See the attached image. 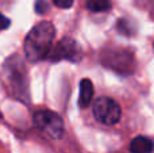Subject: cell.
Wrapping results in <instances>:
<instances>
[{
    "mask_svg": "<svg viewBox=\"0 0 154 153\" xmlns=\"http://www.w3.org/2000/svg\"><path fill=\"white\" fill-rule=\"evenodd\" d=\"M56 29L49 22H41L27 34L24 39V53L32 62L46 58L51 49Z\"/></svg>",
    "mask_w": 154,
    "mask_h": 153,
    "instance_id": "cell-1",
    "label": "cell"
},
{
    "mask_svg": "<svg viewBox=\"0 0 154 153\" xmlns=\"http://www.w3.org/2000/svg\"><path fill=\"white\" fill-rule=\"evenodd\" d=\"M93 117L103 125H115L120 121L122 108L111 98H97L93 102Z\"/></svg>",
    "mask_w": 154,
    "mask_h": 153,
    "instance_id": "cell-2",
    "label": "cell"
},
{
    "mask_svg": "<svg viewBox=\"0 0 154 153\" xmlns=\"http://www.w3.org/2000/svg\"><path fill=\"white\" fill-rule=\"evenodd\" d=\"M34 125L42 133L54 140L61 138L64 136V121L56 113L48 110L38 111L34 115Z\"/></svg>",
    "mask_w": 154,
    "mask_h": 153,
    "instance_id": "cell-3",
    "label": "cell"
},
{
    "mask_svg": "<svg viewBox=\"0 0 154 153\" xmlns=\"http://www.w3.org/2000/svg\"><path fill=\"white\" fill-rule=\"evenodd\" d=\"M48 57L51 61H60V60L79 61L81 58V49L76 43V41L70 38H64L54 48L50 49Z\"/></svg>",
    "mask_w": 154,
    "mask_h": 153,
    "instance_id": "cell-4",
    "label": "cell"
},
{
    "mask_svg": "<svg viewBox=\"0 0 154 153\" xmlns=\"http://www.w3.org/2000/svg\"><path fill=\"white\" fill-rule=\"evenodd\" d=\"M154 151V142L150 138L138 136L135 137L130 144V152L131 153H152Z\"/></svg>",
    "mask_w": 154,
    "mask_h": 153,
    "instance_id": "cell-5",
    "label": "cell"
},
{
    "mask_svg": "<svg viewBox=\"0 0 154 153\" xmlns=\"http://www.w3.org/2000/svg\"><path fill=\"white\" fill-rule=\"evenodd\" d=\"M93 99V84L89 79H82L80 83V107H87Z\"/></svg>",
    "mask_w": 154,
    "mask_h": 153,
    "instance_id": "cell-6",
    "label": "cell"
},
{
    "mask_svg": "<svg viewBox=\"0 0 154 153\" xmlns=\"http://www.w3.org/2000/svg\"><path fill=\"white\" fill-rule=\"evenodd\" d=\"M85 5L88 10L93 12H104L111 8L109 0H85Z\"/></svg>",
    "mask_w": 154,
    "mask_h": 153,
    "instance_id": "cell-7",
    "label": "cell"
},
{
    "mask_svg": "<svg viewBox=\"0 0 154 153\" xmlns=\"http://www.w3.org/2000/svg\"><path fill=\"white\" fill-rule=\"evenodd\" d=\"M48 10H49V4L45 0H38V2L35 3V11H37L38 14H45Z\"/></svg>",
    "mask_w": 154,
    "mask_h": 153,
    "instance_id": "cell-8",
    "label": "cell"
},
{
    "mask_svg": "<svg viewBox=\"0 0 154 153\" xmlns=\"http://www.w3.org/2000/svg\"><path fill=\"white\" fill-rule=\"evenodd\" d=\"M51 2H53L54 5H57L60 8H69L73 4V0H51Z\"/></svg>",
    "mask_w": 154,
    "mask_h": 153,
    "instance_id": "cell-9",
    "label": "cell"
},
{
    "mask_svg": "<svg viewBox=\"0 0 154 153\" xmlns=\"http://www.w3.org/2000/svg\"><path fill=\"white\" fill-rule=\"evenodd\" d=\"M10 24H11L10 19L5 18L4 15H2V14H0V31H3V30L8 29V27H10Z\"/></svg>",
    "mask_w": 154,
    "mask_h": 153,
    "instance_id": "cell-10",
    "label": "cell"
}]
</instances>
